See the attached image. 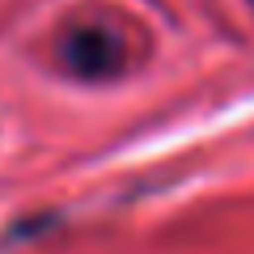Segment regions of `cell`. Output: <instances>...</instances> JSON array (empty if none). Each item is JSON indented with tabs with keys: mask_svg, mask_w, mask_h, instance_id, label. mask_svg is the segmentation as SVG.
Returning <instances> with one entry per match:
<instances>
[{
	"mask_svg": "<svg viewBox=\"0 0 254 254\" xmlns=\"http://www.w3.org/2000/svg\"><path fill=\"white\" fill-rule=\"evenodd\" d=\"M60 55H64V68L72 76H85V81H102V76H115L123 68V43L102 26L68 30L60 43Z\"/></svg>",
	"mask_w": 254,
	"mask_h": 254,
	"instance_id": "1",
	"label": "cell"
}]
</instances>
